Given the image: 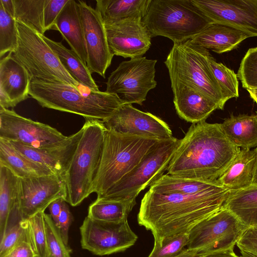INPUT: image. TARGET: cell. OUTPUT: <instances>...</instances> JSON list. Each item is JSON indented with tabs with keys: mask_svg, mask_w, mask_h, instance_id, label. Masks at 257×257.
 Here are the masks:
<instances>
[{
	"mask_svg": "<svg viewBox=\"0 0 257 257\" xmlns=\"http://www.w3.org/2000/svg\"><path fill=\"white\" fill-rule=\"evenodd\" d=\"M174 137L155 144L139 165L104 195L97 199L136 200L139 194L164 175L179 144Z\"/></svg>",
	"mask_w": 257,
	"mask_h": 257,
	"instance_id": "cell-9",
	"label": "cell"
},
{
	"mask_svg": "<svg viewBox=\"0 0 257 257\" xmlns=\"http://www.w3.org/2000/svg\"><path fill=\"white\" fill-rule=\"evenodd\" d=\"M223 206L246 227L257 226V186L230 191Z\"/></svg>",
	"mask_w": 257,
	"mask_h": 257,
	"instance_id": "cell-30",
	"label": "cell"
},
{
	"mask_svg": "<svg viewBox=\"0 0 257 257\" xmlns=\"http://www.w3.org/2000/svg\"><path fill=\"white\" fill-rule=\"evenodd\" d=\"M256 114H257V111L256 112Z\"/></svg>",
	"mask_w": 257,
	"mask_h": 257,
	"instance_id": "cell-54",
	"label": "cell"
},
{
	"mask_svg": "<svg viewBox=\"0 0 257 257\" xmlns=\"http://www.w3.org/2000/svg\"><path fill=\"white\" fill-rule=\"evenodd\" d=\"M16 20L9 15L0 4V57L13 53L18 45Z\"/></svg>",
	"mask_w": 257,
	"mask_h": 257,
	"instance_id": "cell-35",
	"label": "cell"
},
{
	"mask_svg": "<svg viewBox=\"0 0 257 257\" xmlns=\"http://www.w3.org/2000/svg\"><path fill=\"white\" fill-rule=\"evenodd\" d=\"M240 150L227 139L220 123H193L180 140L167 174L217 182Z\"/></svg>",
	"mask_w": 257,
	"mask_h": 257,
	"instance_id": "cell-2",
	"label": "cell"
},
{
	"mask_svg": "<svg viewBox=\"0 0 257 257\" xmlns=\"http://www.w3.org/2000/svg\"><path fill=\"white\" fill-rule=\"evenodd\" d=\"M236 245L240 250L257 257V226L246 227Z\"/></svg>",
	"mask_w": 257,
	"mask_h": 257,
	"instance_id": "cell-42",
	"label": "cell"
},
{
	"mask_svg": "<svg viewBox=\"0 0 257 257\" xmlns=\"http://www.w3.org/2000/svg\"><path fill=\"white\" fill-rule=\"evenodd\" d=\"M250 97L257 103V90H247Z\"/></svg>",
	"mask_w": 257,
	"mask_h": 257,
	"instance_id": "cell-48",
	"label": "cell"
},
{
	"mask_svg": "<svg viewBox=\"0 0 257 257\" xmlns=\"http://www.w3.org/2000/svg\"><path fill=\"white\" fill-rule=\"evenodd\" d=\"M20 182V179L10 169L0 165V239L16 214Z\"/></svg>",
	"mask_w": 257,
	"mask_h": 257,
	"instance_id": "cell-27",
	"label": "cell"
},
{
	"mask_svg": "<svg viewBox=\"0 0 257 257\" xmlns=\"http://www.w3.org/2000/svg\"><path fill=\"white\" fill-rule=\"evenodd\" d=\"M158 140L124 135L105 128L101 162L91 193L97 198L109 190L135 168Z\"/></svg>",
	"mask_w": 257,
	"mask_h": 257,
	"instance_id": "cell-4",
	"label": "cell"
},
{
	"mask_svg": "<svg viewBox=\"0 0 257 257\" xmlns=\"http://www.w3.org/2000/svg\"><path fill=\"white\" fill-rule=\"evenodd\" d=\"M77 2L87 49V66L91 73H96L105 78L114 56L108 45L105 25L95 9L85 2Z\"/></svg>",
	"mask_w": 257,
	"mask_h": 257,
	"instance_id": "cell-17",
	"label": "cell"
},
{
	"mask_svg": "<svg viewBox=\"0 0 257 257\" xmlns=\"http://www.w3.org/2000/svg\"><path fill=\"white\" fill-rule=\"evenodd\" d=\"M69 0H45L44 7V27L46 31L55 30L56 21Z\"/></svg>",
	"mask_w": 257,
	"mask_h": 257,
	"instance_id": "cell-41",
	"label": "cell"
},
{
	"mask_svg": "<svg viewBox=\"0 0 257 257\" xmlns=\"http://www.w3.org/2000/svg\"><path fill=\"white\" fill-rule=\"evenodd\" d=\"M34 257H39V256H38L37 255H36V256H34Z\"/></svg>",
	"mask_w": 257,
	"mask_h": 257,
	"instance_id": "cell-53",
	"label": "cell"
},
{
	"mask_svg": "<svg viewBox=\"0 0 257 257\" xmlns=\"http://www.w3.org/2000/svg\"><path fill=\"white\" fill-rule=\"evenodd\" d=\"M242 257H256L248 252L240 250Z\"/></svg>",
	"mask_w": 257,
	"mask_h": 257,
	"instance_id": "cell-51",
	"label": "cell"
},
{
	"mask_svg": "<svg viewBox=\"0 0 257 257\" xmlns=\"http://www.w3.org/2000/svg\"><path fill=\"white\" fill-rule=\"evenodd\" d=\"M66 137L48 124L24 117L13 110L0 108V138L39 148L53 145Z\"/></svg>",
	"mask_w": 257,
	"mask_h": 257,
	"instance_id": "cell-14",
	"label": "cell"
},
{
	"mask_svg": "<svg viewBox=\"0 0 257 257\" xmlns=\"http://www.w3.org/2000/svg\"><path fill=\"white\" fill-rule=\"evenodd\" d=\"M73 220V215L69 209V206L65 201L63 204L58 218V224L56 226L58 228L62 237L67 246H69V230Z\"/></svg>",
	"mask_w": 257,
	"mask_h": 257,
	"instance_id": "cell-43",
	"label": "cell"
},
{
	"mask_svg": "<svg viewBox=\"0 0 257 257\" xmlns=\"http://www.w3.org/2000/svg\"><path fill=\"white\" fill-rule=\"evenodd\" d=\"M208 62L213 74L228 100L239 96L237 74L221 63L217 62L210 55Z\"/></svg>",
	"mask_w": 257,
	"mask_h": 257,
	"instance_id": "cell-34",
	"label": "cell"
},
{
	"mask_svg": "<svg viewBox=\"0 0 257 257\" xmlns=\"http://www.w3.org/2000/svg\"><path fill=\"white\" fill-rule=\"evenodd\" d=\"M13 1L15 20L44 35L45 32L43 19L45 0Z\"/></svg>",
	"mask_w": 257,
	"mask_h": 257,
	"instance_id": "cell-33",
	"label": "cell"
},
{
	"mask_svg": "<svg viewBox=\"0 0 257 257\" xmlns=\"http://www.w3.org/2000/svg\"><path fill=\"white\" fill-rule=\"evenodd\" d=\"M142 22L151 37L174 43L192 39L212 24L192 0H151Z\"/></svg>",
	"mask_w": 257,
	"mask_h": 257,
	"instance_id": "cell-7",
	"label": "cell"
},
{
	"mask_svg": "<svg viewBox=\"0 0 257 257\" xmlns=\"http://www.w3.org/2000/svg\"><path fill=\"white\" fill-rule=\"evenodd\" d=\"M65 201L62 198L58 199L52 202L48 207L50 214L56 226L58 224L59 216Z\"/></svg>",
	"mask_w": 257,
	"mask_h": 257,
	"instance_id": "cell-45",
	"label": "cell"
},
{
	"mask_svg": "<svg viewBox=\"0 0 257 257\" xmlns=\"http://www.w3.org/2000/svg\"><path fill=\"white\" fill-rule=\"evenodd\" d=\"M46 233L45 257H71V249L64 242L50 214H45Z\"/></svg>",
	"mask_w": 257,
	"mask_h": 257,
	"instance_id": "cell-37",
	"label": "cell"
},
{
	"mask_svg": "<svg viewBox=\"0 0 257 257\" xmlns=\"http://www.w3.org/2000/svg\"><path fill=\"white\" fill-rule=\"evenodd\" d=\"M157 61L143 56L122 61L108 77L105 91L117 95L123 104L143 105L157 85Z\"/></svg>",
	"mask_w": 257,
	"mask_h": 257,
	"instance_id": "cell-11",
	"label": "cell"
},
{
	"mask_svg": "<svg viewBox=\"0 0 257 257\" xmlns=\"http://www.w3.org/2000/svg\"><path fill=\"white\" fill-rule=\"evenodd\" d=\"M251 35L226 26L212 24L190 39L191 42L206 50L222 54L236 49Z\"/></svg>",
	"mask_w": 257,
	"mask_h": 257,
	"instance_id": "cell-24",
	"label": "cell"
},
{
	"mask_svg": "<svg viewBox=\"0 0 257 257\" xmlns=\"http://www.w3.org/2000/svg\"><path fill=\"white\" fill-rule=\"evenodd\" d=\"M229 192L221 186L193 194H163L149 190L141 200L138 223L150 230L157 242L189 232L219 210Z\"/></svg>",
	"mask_w": 257,
	"mask_h": 257,
	"instance_id": "cell-1",
	"label": "cell"
},
{
	"mask_svg": "<svg viewBox=\"0 0 257 257\" xmlns=\"http://www.w3.org/2000/svg\"><path fill=\"white\" fill-rule=\"evenodd\" d=\"M32 78L10 53L0 61V108L14 107L29 97Z\"/></svg>",
	"mask_w": 257,
	"mask_h": 257,
	"instance_id": "cell-20",
	"label": "cell"
},
{
	"mask_svg": "<svg viewBox=\"0 0 257 257\" xmlns=\"http://www.w3.org/2000/svg\"><path fill=\"white\" fill-rule=\"evenodd\" d=\"M198 253L197 250H192L191 252L185 257H194Z\"/></svg>",
	"mask_w": 257,
	"mask_h": 257,
	"instance_id": "cell-52",
	"label": "cell"
},
{
	"mask_svg": "<svg viewBox=\"0 0 257 257\" xmlns=\"http://www.w3.org/2000/svg\"><path fill=\"white\" fill-rule=\"evenodd\" d=\"M105 27L113 55L131 59L142 57L151 47L152 37L142 18L128 19Z\"/></svg>",
	"mask_w": 257,
	"mask_h": 257,
	"instance_id": "cell-18",
	"label": "cell"
},
{
	"mask_svg": "<svg viewBox=\"0 0 257 257\" xmlns=\"http://www.w3.org/2000/svg\"><path fill=\"white\" fill-rule=\"evenodd\" d=\"M83 132V127L52 146L33 148L15 142L13 147L31 160L44 165L64 179L65 175ZM10 142V141H9Z\"/></svg>",
	"mask_w": 257,
	"mask_h": 257,
	"instance_id": "cell-19",
	"label": "cell"
},
{
	"mask_svg": "<svg viewBox=\"0 0 257 257\" xmlns=\"http://www.w3.org/2000/svg\"><path fill=\"white\" fill-rule=\"evenodd\" d=\"M0 165L8 167L21 179L55 174L46 166L23 155L10 142L2 138H0Z\"/></svg>",
	"mask_w": 257,
	"mask_h": 257,
	"instance_id": "cell-25",
	"label": "cell"
},
{
	"mask_svg": "<svg viewBox=\"0 0 257 257\" xmlns=\"http://www.w3.org/2000/svg\"><path fill=\"white\" fill-rule=\"evenodd\" d=\"M237 75L244 89L257 90V47L247 50L240 62Z\"/></svg>",
	"mask_w": 257,
	"mask_h": 257,
	"instance_id": "cell-39",
	"label": "cell"
},
{
	"mask_svg": "<svg viewBox=\"0 0 257 257\" xmlns=\"http://www.w3.org/2000/svg\"><path fill=\"white\" fill-rule=\"evenodd\" d=\"M28 236L26 219L18 220L8 227L1 239L0 257H3Z\"/></svg>",
	"mask_w": 257,
	"mask_h": 257,
	"instance_id": "cell-40",
	"label": "cell"
},
{
	"mask_svg": "<svg viewBox=\"0 0 257 257\" xmlns=\"http://www.w3.org/2000/svg\"><path fill=\"white\" fill-rule=\"evenodd\" d=\"M220 124L227 139L236 147H257V114L231 115Z\"/></svg>",
	"mask_w": 257,
	"mask_h": 257,
	"instance_id": "cell-28",
	"label": "cell"
},
{
	"mask_svg": "<svg viewBox=\"0 0 257 257\" xmlns=\"http://www.w3.org/2000/svg\"><path fill=\"white\" fill-rule=\"evenodd\" d=\"M0 4L7 13L15 18V5L13 0H0Z\"/></svg>",
	"mask_w": 257,
	"mask_h": 257,
	"instance_id": "cell-47",
	"label": "cell"
},
{
	"mask_svg": "<svg viewBox=\"0 0 257 257\" xmlns=\"http://www.w3.org/2000/svg\"><path fill=\"white\" fill-rule=\"evenodd\" d=\"M20 179L16 215L21 220L45 211L58 199L62 198L66 201V183L64 178L57 174Z\"/></svg>",
	"mask_w": 257,
	"mask_h": 257,
	"instance_id": "cell-13",
	"label": "cell"
},
{
	"mask_svg": "<svg viewBox=\"0 0 257 257\" xmlns=\"http://www.w3.org/2000/svg\"><path fill=\"white\" fill-rule=\"evenodd\" d=\"M189 232L180 233L155 241L152 250L148 257H176L187 246Z\"/></svg>",
	"mask_w": 257,
	"mask_h": 257,
	"instance_id": "cell-38",
	"label": "cell"
},
{
	"mask_svg": "<svg viewBox=\"0 0 257 257\" xmlns=\"http://www.w3.org/2000/svg\"><path fill=\"white\" fill-rule=\"evenodd\" d=\"M173 102L178 115L185 120L196 123L205 121L218 105L191 87L181 83H171Z\"/></svg>",
	"mask_w": 257,
	"mask_h": 257,
	"instance_id": "cell-21",
	"label": "cell"
},
{
	"mask_svg": "<svg viewBox=\"0 0 257 257\" xmlns=\"http://www.w3.org/2000/svg\"><path fill=\"white\" fill-rule=\"evenodd\" d=\"M80 232L82 248L98 255L124 251L134 245L138 237L127 220L106 222L88 216L83 220Z\"/></svg>",
	"mask_w": 257,
	"mask_h": 257,
	"instance_id": "cell-12",
	"label": "cell"
},
{
	"mask_svg": "<svg viewBox=\"0 0 257 257\" xmlns=\"http://www.w3.org/2000/svg\"><path fill=\"white\" fill-rule=\"evenodd\" d=\"M246 228L222 206L190 231L187 249L197 250V254L234 249Z\"/></svg>",
	"mask_w": 257,
	"mask_h": 257,
	"instance_id": "cell-10",
	"label": "cell"
},
{
	"mask_svg": "<svg viewBox=\"0 0 257 257\" xmlns=\"http://www.w3.org/2000/svg\"><path fill=\"white\" fill-rule=\"evenodd\" d=\"M194 257H242L237 255L234 249L211 252L202 254H197Z\"/></svg>",
	"mask_w": 257,
	"mask_h": 257,
	"instance_id": "cell-46",
	"label": "cell"
},
{
	"mask_svg": "<svg viewBox=\"0 0 257 257\" xmlns=\"http://www.w3.org/2000/svg\"><path fill=\"white\" fill-rule=\"evenodd\" d=\"M56 30L86 64L87 53L80 9L78 2L69 0L59 14L55 23Z\"/></svg>",
	"mask_w": 257,
	"mask_h": 257,
	"instance_id": "cell-23",
	"label": "cell"
},
{
	"mask_svg": "<svg viewBox=\"0 0 257 257\" xmlns=\"http://www.w3.org/2000/svg\"><path fill=\"white\" fill-rule=\"evenodd\" d=\"M45 214V211H42L26 219L30 241L36 255L39 257L46 256V233Z\"/></svg>",
	"mask_w": 257,
	"mask_h": 257,
	"instance_id": "cell-36",
	"label": "cell"
},
{
	"mask_svg": "<svg viewBox=\"0 0 257 257\" xmlns=\"http://www.w3.org/2000/svg\"><path fill=\"white\" fill-rule=\"evenodd\" d=\"M41 36L56 54L62 66L76 81L90 90L99 91L87 65L73 50L68 49L61 42L53 41L44 35Z\"/></svg>",
	"mask_w": 257,
	"mask_h": 257,
	"instance_id": "cell-29",
	"label": "cell"
},
{
	"mask_svg": "<svg viewBox=\"0 0 257 257\" xmlns=\"http://www.w3.org/2000/svg\"><path fill=\"white\" fill-rule=\"evenodd\" d=\"M220 186L217 182L185 178L166 174L150 187L149 190L163 194H193L213 189Z\"/></svg>",
	"mask_w": 257,
	"mask_h": 257,
	"instance_id": "cell-31",
	"label": "cell"
},
{
	"mask_svg": "<svg viewBox=\"0 0 257 257\" xmlns=\"http://www.w3.org/2000/svg\"><path fill=\"white\" fill-rule=\"evenodd\" d=\"M191 251V250L187 248L185 249L179 255L176 257H185Z\"/></svg>",
	"mask_w": 257,
	"mask_h": 257,
	"instance_id": "cell-49",
	"label": "cell"
},
{
	"mask_svg": "<svg viewBox=\"0 0 257 257\" xmlns=\"http://www.w3.org/2000/svg\"><path fill=\"white\" fill-rule=\"evenodd\" d=\"M212 23L257 37V0H192Z\"/></svg>",
	"mask_w": 257,
	"mask_h": 257,
	"instance_id": "cell-15",
	"label": "cell"
},
{
	"mask_svg": "<svg viewBox=\"0 0 257 257\" xmlns=\"http://www.w3.org/2000/svg\"><path fill=\"white\" fill-rule=\"evenodd\" d=\"M136 204V200L111 201L96 199L88 208L87 216L99 221L120 222L127 217Z\"/></svg>",
	"mask_w": 257,
	"mask_h": 257,
	"instance_id": "cell-32",
	"label": "cell"
},
{
	"mask_svg": "<svg viewBox=\"0 0 257 257\" xmlns=\"http://www.w3.org/2000/svg\"><path fill=\"white\" fill-rule=\"evenodd\" d=\"M29 95L43 107L74 113L85 119L105 120L123 104L115 94L37 79L31 80Z\"/></svg>",
	"mask_w": 257,
	"mask_h": 257,
	"instance_id": "cell-3",
	"label": "cell"
},
{
	"mask_svg": "<svg viewBox=\"0 0 257 257\" xmlns=\"http://www.w3.org/2000/svg\"><path fill=\"white\" fill-rule=\"evenodd\" d=\"M150 1L97 0L95 9L107 26L128 19H143Z\"/></svg>",
	"mask_w": 257,
	"mask_h": 257,
	"instance_id": "cell-26",
	"label": "cell"
},
{
	"mask_svg": "<svg viewBox=\"0 0 257 257\" xmlns=\"http://www.w3.org/2000/svg\"><path fill=\"white\" fill-rule=\"evenodd\" d=\"M256 164L257 147L240 149L217 183L230 191L249 187L252 185Z\"/></svg>",
	"mask_w": 257,
	"mask_h": 257,
	"instance_id": "cell-22",
	"label": "cell"
},
{
	"mask_svg": "<svg viewBox=\"0 0 257 257\" xmlns=\"http://www.w3.org/2000/svg\"><path fill=\"white\" fill-rule=\"evenodd\" d=\"M83 132L64 177L66 202L72 206L80 204L91 194L99 168L105 127L102 121L86 119Z\"/></svg>",
	"mask_w": 257,
	"mask_h": 257,
	"instance_id": "cell-6",
	"label": "cell"
},
{
	"mask_svg": "<svg viewBox=\"0 0 257 257\" xmlns=\"http://www.w3.org/2000/svg\"><path fill=\"white\" fill-rule=\"evenodd\" d=\"M36 255L28 234L3 257H34Z\"/></svg>",
	"mask_w": 257,
	"mask_h": 257,
	"instance_id": "cell-44",
	"label": "cell"
},
{
	"mask_svg": "<svg viewBox=\"0 0 257 257\" xmlns=\"http://www.w3.org/2000/svg\"><path fill=\"white\" fill-rule=\"evenodd\" d=\"M102 122L107 130L124 135L158 140L173 137L171 128L164 120L135 108L131 104L121 105L111 116Z\"/></svg>",
	"mask_w": 257,
	"mask_h": 257,
	"instance_id": "cell-16",
	"label": "cell"
},
{
	"mask_svg": "<svg viewBox=\"0 0 257 257\" xmlns=\"http://www.w3.org/2000/svg\"><path fill=\"white\" fill-rule=\"evenodd\" d=\"M208 50L190 40L174 43L164 62L171 83H181L197 91L223 109L226 101L208 62Z\"/></svg>",
	"mask_w": 257,
	"mask_h": 257,
	"instance_id": "cell-5",
	"label": "cell"
},
{
	"mask_svg": "<svg viewBox=\"0 0 257 257\" xmlns=\"http://www.w3.org/2000/svg\"><path fill=\"white\" fill-rule=\"evenodd\" d=\"M18 45L13 56L26 68L32 79L57 81L79 88L81 86L66 71L41 35L16 21Z\"/></svg>",
	"mask_w": 257,
	"mask_h": 257,
	"instance_id": "cell-8",
	"label": "cell"
},
{
	"mask_svg": "<svg viewBox=\"0 0 257 257\" xmlns=\"http://www.w3.org/2000/svg\"><path fill=\"white\" fill-rule=\"evenodd\" d=\"M252 185L257 186V164H256L255 171Z\"/></svg>",
	"mask_w": 257,
	"mask_h": 257,
	"instance_id": "cell-50",
	"label": "cell"
}]
</instances>
